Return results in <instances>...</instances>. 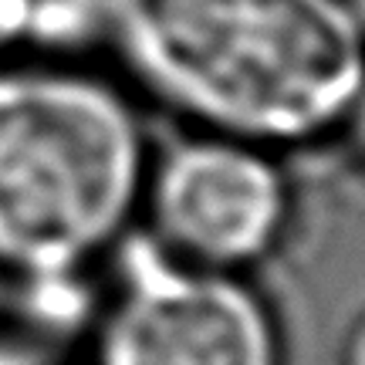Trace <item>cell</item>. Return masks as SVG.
Returning a JSON list of instances; mask_svg holds the SVG:
<instances>
[{
    "label": "cell",
    "instance_id": "obj_5",
    "mask_svg": "<svg viewBox=\"0 0 365 365\" xmlns=\"http://www.w3.org/2000/svg\"><path fill=\"white\" fill-rule=\"evenodd\" d=\"M108 0H0V61H78L105 44Z\"/></svg>",
    "mask_w": 365,
    "mask_h": 365
},
{
    "label": "cell",
    "instance_id": "obj_3",
    "mask_svg": "<svg viewBox=\"0 0 365 365\" xmlns=\"http://www.w3.org/2000/svg\"><path fill=\"white\" fill-rule=\"evenodd\" d=\"M81 365H287L281 314L254 274L176 261L135 227L102 271Z\"/></svg>",
    "mask_w": 365,
    "mask_h": 365
},
{
    "label": "cell",
    "instance_id": "obj_2",
    "mask_svg": "<svg viewBox=\"0 0 365 365\" xmlns=\"http://www.w3.org/2000/svg\"><path fill=\"white\" fill-rule=\"evenodd\" d=\"M105 48L182 129L281 156L335 143L365 78L349 0H108Z\"/></svg>",
    "mask_w": 365,
    "mask_h": 365
},
{
    "label": "cell",
    "instance_id": "obj_4",
    "mask_svg": "<svg viewBox=\"0 0 365 365\" xmlns=\"http://www.w3.org/2000/svg\"><path fill=\"white\" fill-rule=\"evenodd\" d=\"M294 217L287 156L267 145L200 129L153 145L139 230L176 261L254 274L281 254Z\"/></svg>",
    "mask_w": 365,
    "mask_h": 365
},
{
    "label": "cell",
    "instance_id": "obj_7",
    "mask_svg": "<svg viewBox=\"0 0 365 365\" xmlns=\"http://www.w3.org/2000/svg\"><path fill=\"white\" fill-rule=\"evenodd\" d=\"M335 143L349 145L352 159L365 170V78H362V85H359V91H355L349 112H345V122H341Z\"/></svg>",
    "mask_w": 365,
    "mask_h": 365
},
{
    "label": "cell",
    "instance_id": "obj_9",
    "mask_svg": "<svg viewBox=\"0 0 365 365\" xmlns=\"http://www.w3.org/2000/svg\"><path fill=\"white\" fill-rule=\"evenodd\" d=\"M349 7H352L355 21H359V24H362V31H365V0H349Z\"/></svg>",
    "mask_w": 365,
    "mask_h": 365
},
{
    "label": "cell",
    "instance_id": "obj_8",
    "mask_svg": "<svg viewBox=\"0 0 365 365\" xmlns=\"http://www.w3.org/2000/svg\"><path fill=\"white\" fill-rule=\"evenodd\" d=\"M339 365H365V314H359L341 339Z\"/></svg>",
    "mask_w": 365,
    "mask_h": 365
},
{
    "label": "cell",
    "instance_id": "obj_1",
    "mask_svg": "<svg viewBox=\"0 0 365 365\" xmlns=\"http://www.w3.org/2000/svg\"><path fill=\"white\" fill-rule=\"evenodd\" d=\"M153 156L143 105L81 61H0V284L14 322L71 345L139 227Z\"/></svg>",
    "mask_w": 365,
    "mask_h": 365
},
{
    "label": "cell",
    "instance_id": "obj_6",
    "mask_svg": "<svg viewBox=\"0 0 365 365\" xmlns=\"http://www.w3.org/2000/svg\"><path fill=\"white\" fill-rule=\"evenodd\" d=\"M0 365H81L71 345L41 335L21 322H0Z\"/></svg>",
    "mask_w": 365,
    "mask_h": 365
}]
</instances>
